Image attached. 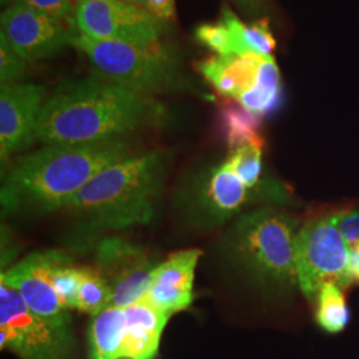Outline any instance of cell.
<instances>
[{
	"instance_id": "4dcf8cb0",
	"label": "cell",
	"mask_w": 359,
	"mask_h": 359,
	"mask_svg": "<svg viewBox=\"0 0 359 359\" xmlns=\"http://www.w3.org/2000/svg\"><path fill=\"white\" fill-rule=\"evenodd\" d=\"M234 1H236L238 6L246 8L248 11H252V10L256 8L257 4H258L259 0H234Z\"/></svg>"
},
{
	"instance_id": "d4e9b609",
	"label": "cell",
	"mask_w": 359,
	"mask_h": 359,
	"mask_svg": "<svg viewBox=\"0 0 359 359\" xmlns=\"http://www.w3.org/2000/svg\"><path fill=\"white\" fill-rule=\"evenodd\" d=\"M194 39L218 56L236 53L231 29L219 19L216 23H204L194 29Z\"/></svg>"
},
{
	"instance_id": "ba28073f",
	"label": "cell",
	"mask_w": 359,
	"mask_h": 359,
	"mask_svg": "<svg viewBox=\"0 0 359 359\" xmlns=\"http://www.w3.org/2000/svg\"><path fill=\"white\" fill-rule=\"evenodd\" d=\"M75 26L95 40L157 46L164 26L142 6L124 0H79Z\"/></svg>"
},
{
	"instance_id": "ac0fdd59",
	"label": "cell",
	"mask_w": 359,
	"mask_h": 359,
	"mask_svg": "<svg viewBox=\"0 0 359 359\" xmlns=\"http://www.w3.org/2000/svg\"><path fill=\"white\" fill-rule=\"evenodd\" d=\"M124 310L105 309L93 316L88 332L90 359H123Z\"/></svg>"
},
{
	"instance_id": "5b68a950",
	"label": "cell",
	"mask_w": 359,
	"mask_h": 359,
	"mask_svg": "<svg viewBox=\"0 0 359 359\" xmlns=\"http://www.w3.org/2000/svg\"><path fill=\"white\" fill-rule=\"evenodd\" d=\"M72 46L86 55L97 75L130 90L154 96L179 86L176 62L158 44L95 40L79 34Z\"/></svg>"
},
{
	"instance_id": "e0dca14e",
	"label": "cell",
	"mask_w": 359,
	"mask_h": 359,
	"mask_svg": "<svg viewBox=\"0 0 359 359\" xmlns=\"http://www.w3.org/2000/svg\"><path fill=\"white\" fill-rule=\"evenodd\" d=\"M283 99L281 75L276 59L264 56L257 72L256 84L246 90L236 102L250 114L262 117L280 107Z\"/></svg>"
},
{
	"instance_id": "83f0119b",
	"label": "cell",
	"mask_w": 359,
	"mask_h": 359,
	"mask_svg": "<svg viewBox=\"0 0 359 359\" xmlns=\"http://www.w3.org/2000/svg\"><path fill=\"white\" fill-rule=\"evenodd\" d=\"M335 225L348 248L359 244V210H341L333 213Z\"/></svg>"
},
{
	"instance_id": "9a60e30c",
	"label": "cell",
	"mask_w": 359,
	"mask_h": 359,
	"mask_svg": "<svg viewBox=\"0 0 359 359\" xmlns=\"http://www.w3.org/2000/svg\"><path fill=\"white\" fill-rule=\"evenodd\" d=\"M124 310L123 359H154L172 314L140 299Z\"/></svg>"
},
{
	"instance_id": "d6986e66",
	"label": "cell",
	"mask_w": 359,
	"mask_h": 359,
	"mask_svg": "<svg viewBox=\"0 0 359 359\" xmlns=\"http://www.w3.org/2000/svg\"><path fill=\"white\" fill-rule=\"evenodd\" d=\"M219 118L229 151L246 144L264 147V139L259 133L261 117L250 114L236 100H228L221 105Z\"/></svg>"
},
{
	"instance_id": "7402d4cb",
	"label": "cell",
	"mask_w": 359,
	"mask_h": 359,
	"mask_svg": "<svg viewBox=\"0 0 359 359\" xmlns=\"http://www.w3.org/2000/svg\"><path fill=\"white\" fill-rule=\"evenodd\" d=\"M108 308H112V292L107 281L96 268L80 266L76 309L97 316Z\"/></svg>"
},
{
	"instance_id": "603a6c76",
	"label": "cell",
	"mask_w": 359,
	"mask_h": 359,
	"mask_svg": "<svg viewBox=\"0 0 359 359\" xmlns=\"http://www.w3.org/2000/svg\"><path fill=\"white\" fill-rule=\"evenodd\" d=\"M262 148L256 144H246L229 151L225 160L226 165L243 180L245 185L256 192L265 193L261 184L262 173Z\"/></svg>"
},
{
	"instance_id": "6da1fadb",
	"label": "cell",
	"mask_w": 359,
	"mask_h": 359,
	"mask_svg": "<svg viewBox=\"0 0 359 359\" xmlns=\"http://www.w3.org/2000/svg\"><path fill=\"white\" fill-rule=\"evenodd\" d=\"M163 116L154 96L93 75L57 86L43 107L36 139L46 145L120 139L157 126Z\"/></svg>"
},
{
	"instance_id": "ffe728a7",
	"label": "cell",
	"mask_w": 359,
	"mask_h": 359,
	"mask_svg": "<svg viewBox=\"0 0 359 359\" xmlns=\"http://www.w3.org/2000/svg\"><path fill=\"white\" fill-rule=\"evenodd\" d=\"M221 20L231 29L236 53H256L261 56H269L274 50L276 40L270 32L266 19L248 26L238 19L231 8L224 7Z\"/></svg>"
},
{
	"instance_id": "2e32d148",
	"label": "cell",
	"mask_w": 359,
	"mask_h": 359,
	"mask_svg": "<svg viewBox=\"0 0 359 359\" xmlns=\"http://www.w3.org/2000/svg\"><path fill=\"white\" fill-rule=\"evenodd\" d=\"M262 57L256 53L216 55L198 62L197 69L219 95L237 100L256 84L257 72Z\"/></svg>"
},
{
	"instance_id": "f1b7e54d",
	"label": "cell",
	"mask_w": 359,
	"mask_h": 359,
	"mask_svg": "<svg viewBox=\"0 0 359 359\" xmlns=\"http://www.w3.org/2000/svg\"><path fill=\"white\" fill-rule=\"evenodd\" d=\"M144 6L161 22L172 20L175 16V0H144Z\"/></svg>"
},
{
	"instance_id": "8992f818",
	"label": "cell",
	"mask_w": 359,
	"mask_h": 359,
	"mask_svg": "<svg viewBox=\"0 0 359 359\" xmlns=\"http://www.w3.org/2000/svg\"><path fill=\"white\" fill-rule=\"evenodd\" d=\"M0 347L22 359H69L75 339L71 326L40 317L13 289L0 283Z\"/></svg>"
},
{
	"instance_id": "3957f363",
	"label": "cell",
	"mask_w": 359,
	"mask_h": 359,
	"mask_svg": "<svg viewBox=\"0 0 359 359\" xmlns=\"http://www.w3.org/2000/svg\"><path fill=\"white\" fill-rule=\"evenodd\" d=\"M164 181L163 154H133L96 175L65 210L88 231L147 225L156 215Z\"/></svg>"
},
{
	"instance_id": "f546056e",
	"label": "cell",
	"mask_w": 359,
	"mask_h": 359,
	"mask_svg": "<svg viewBox=\"0 0 359 359\" xmlns=\"http://www.w3.org/2000/svg\"><path fill=\"white\" fill-rule=\"evenodd\" d=\"M347 274L350 283H359V244L351 246L348 250Z\"/></svg>"
},
{
	"instance_id": "7c38bea8",
	"label": "cell",
	"mask_w": 359,
	"mask_h": 359,
	"mask_svg": "<svg viewBox=\"0 0 359 359\" xmlns=\"http://www.w3.org/2000/svg\"><path fill=\"white\" fill-rule=\"evenodd\" d=\"M48 99L47 90L35 84H1L0 157L6 163L29 148L36 139L39 118Z\"/></svg>"
},
{
	"instance_id": "44dd1931",
	"label": "cell",
	"mask_w": 359,
	"mask_h": 359,
	"mask_svg": "<svg viewBox=\"0 0 359 359\" xmlns=\"http://www.w3.org/2000/svg\"><path fill=\"white\" fill-rule=\"evenodd\" d=\"M316 322L323 332L338 334L346 329L350 322V310L347 306L342 287L327 283L317 295Z\"/></svg>"
},
{
	"instance_id": "9c48e42d",
	"label": "cell",
	"mask_w": 359,
	"mask_h": 359,
	"mask_svg": "<svg viewBox=\"0 0 359 359\" xmlns=\"http://www.w3.org/2000/svg\"><path fill=\"white\" fill-rule=\"evenodd\" d=\"M157 265L142 246L120 237L105 238L96 249V269L112 292L115 308H127L145 297Z\"/></svg>"
},
{
	"instance_id": "52a82bcc",
	"label": "cell",
	"mask_w": 359,
	"mask_h": 359,
	"mask_svg": "<svg viewBox=\"0 0 359 359\" xmlns=\"http://www.w3.org/2000/svg\"><path fill=\"white\" fill-rule=\"evenodd\" d=\"M348 250L333 215L311 218L298 229L295 238L297 283L308 299L317 298L327 283L342 289L351 285L347 274Z\"/></svg>"
},
{
	"instance_id": "30bf717a",
	"label": "cell",
	"mask_w": 359,
	"mask_h": 359,
	"mask_svg": "<svg viewBox=\"0 0 359 359\" xmlns=\"http://www.w3.org/2000/svg\"><path fill=\"white\" fill-rule=\"evenodd\" d=\"M1 35L27 63L51 57L77 36L62 20L20 1L1 13Z\"/></svg>"
},
{
	"instance_id": "5bb4252c",
	"label": "cell",
	"mask_w": 359,
	"mask_h": 359,
	"mask_svg": "<svg viewBox=\"0 0 359 359\" xmlns=\"http://www.w3.org/2000/svg\"><path fill=\"white\" fill-rule=\"evenodd\" d=\"M201 252L180 250L168 257L154 269L152 283L144 297L165 313L175 314L188 308L193 301V283Z\"/></svg>"
},
{
	"instance_id": "1f68e13d",
	"label": "cell",
	"mask_w": 359,
	"mask_h": 359,
	"mask_svg": "<svg viewBox=\"0 0 359 359\" xmlns=\"http://www.w3.org/2000/svg\"><path fill=\"white\" fill-rule=\"evenodd\" d=\"M124 1H128V3H133V4H137V6H142L145 8V6H144V0H124ZM147 10V8H145Z\"/></svg>"
},
{
	"instance_id": "cb8c5ba5",
	"label": "cell",
	"mask_w": 359,
	"mask_h": 359,
	"mask_svg": "<svg viewBox=\"0 0 359 359\" xmlns=\"http://www.w3.org/2000/svg\"><path fill=\"white\" fill-rule=\"evenodd\" d=\"M79 283L80 266H75L71 258L63 253L53 268L52 285L65 310L76 309Z\"/></svg>"
},
{
	"instance_id": "277c9868",
	"label": "cell",
	"mask_w": 359,
	"mask_h": 359,
	"mask_svg": "<svg viewBox=\"0 0 359 359\" xmlns=\"http://www.w3.org/2000/svg\"><path fill=\"white\" fill-rule=\"evenodd\" d=\"M297 219L271 206L238 216L222 250L233 266L262 289L285 293L297 283Z\"/></svg>"
},
{
	"instance_id": "8fae6325",
	"label": "cell",
	"mask_w": 359,
	"mask_h": 359,
	"mask_svg": "<svg viewBox=\"0 0 359 359\" xmlns=\"http://www.w3.org/2000/svg\"><path fill=\"white\" fill-rule=\"evenodd\" d=\"M256 192L249 189L224 161L203 175L188 191L187 215L197 226H217L240 215L256 198Z\"/></svg>"
},
{
	"instance_id": "d6a6232c",
	"label": "cell",
	"mask_w": 359,
	"mask_h": 359,
	"mask_svg": "<svg viewBox=\"0 0 359 359\" xmlns=\"http://www.w3.org/2000/svg\"><path fill=\"white\" fill-rule=\"evenodd\" d=\"M8 1H11V0H1V3H8Z\"/></svg>"
},
{
	"instance_id": "484cf974",
	"label": "cell",
	"mask_w": 359,
	"mask_h": 359,
	"mask_svg": "<svg viewBox=\"0 0 359 359\" xmlns=\"http://www.w3.org/2000/svg\"><path fill=\"white\" fill-rule=\"evenodd\" d=\"M27 62L23 60L6 38L0 34V80L1 84H13L25 74Z\"/></svg>"
},
{
	"instance_id": "7a4b0ae2",
	"label": "cell",
	"mask_w": 359,
	"mask_h": 359,
	"mask_svg": "<svg viewBox=\"0 0 359 359\" xmlns=\"http://www.w3.org/2000/svg\"><path fill=\"white\" fill-rule=\"evenodd\" d=\"M133 154L126 137L46 145L23 156L6 176L0 192L3 213L27 216L65 210L96 175Z\"/></svg>"
},
{
	"instance_id": "4316f807",
	"label": "cell",
	"mask_w": 359,
	"mask_h": 359,
	"mask_svg": "<svg viewBox=\"0 0 359 359\" xmlns=\"http://www.w3.org/2000/svg\"><path fill=\"white\" fill-rule=\"evenodd\" d=\"M16 1H20L35 10L47 13L57 20L65 22L71 15H74V19H75L79 0H16Z\"/></svg>"
},
{
	"instance_id": "4fadbf2b",
	"label": "cell",
	"mask_w": 359,
	"mask_h": 359,
	"mask_svg": "<svg viewBox=\"0 0 359 359\" xmlns=\"http://www.w3.org/2000/svg\"><path fill=\"white\" fill-rule=\"evenodd\" d=\"M62 256L59 250L32 253L11 269L3 271L0 283L13 289L40 317L62 326H71V316L62 306L52 285L53 268Z\"/></svg>"
}]
</instances>
